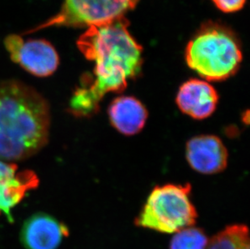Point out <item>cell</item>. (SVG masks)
Masks as SVG:
<instances>
[{
    "mask_svg": "<svg viewBox=\"0 0 250 249\" xmlns=\"http://www.w3.org/2000/svg\"><path fill=\"white\" fill-rule=\"evenodd\" d=\"M208 236L200 228H184L176 232L170 242L169 249H206Z\"/></svg>",
    "mask_w": 250,
    "mask_h": 249,
    "instance_id": "obj_13",
    "label": "cell"
},
{
    "mask_svg": "<svg viewBox=\"0 0 250 249\" xmlns=\"http://www.w3.org/2000/svg\"><path fill=\"white\" fill-rule=\"evenodd\" d=\"M4 45L12 61L38 77L50 76L59 66V54L48 41H25L21 36L12 34L5 38Z\"/></svg>",
    "mask_w": 250,
    "mask_h": 249,
    "instance_id": "obj_6",
    "label": "cell"
},
{
    "mask_svg": "<svg viewBox=\"0 0 250 249\" xmlns=\"http://www.w3.org/2000/svg\"><path fill=\"white\" fill-rule=\"evenodd\" d=\"M186 59L188 66L201 77L220 81L236 73L242 61V52L229 28L209 23L188 43Z\"/></svg>",
    "mask_w": 250,
    "mask_h": 249,
    "instance_id": "obj_3",
    "label": "cell"
},
{
    "mask_svg": "<svg viewBox=\"0 0 250 249\" xmlns=\"http://www.w3.org/2000/svg\"><path fill=\"white\" fill-rule=\"evenodd\" d=\"M139 0H64L60 12L29 33L52 26L89 27L125 16Z\"/></svg>",
    "mask_w": 250,
    "mask_h": 249,
    "instance_id": "obj_5",
    "label": "cell"
},
{
    "mask_svg": "<svg viewBox=\"0 0 250 249\" xmlns=\"http://www.w3.org/2000/svg\"><path fill=\"white\" fill-rule=\"evenodd\" d=\"M218 101L217 92L204 80L187 81L181 86L177 96L180 109L195 119H204L211 115Z\"/></svg>",
    "mask_w": 250,
    "mask_h": 249,
    "instance_id": "obj_10",
    "label": "cell"
},
{
    "mask_svg": "<svg viewBox=\"0 0 250 249\" xmlns=\"http://www.w3.org/2000/svg\"><path fill=\"white\" fill-rule=\"evenodd\" d=\"M215 6L226 13L237 12L244 7L246 0H212Z\"/></svg>",
    "mask_w": 250,
    "mask_h": 249,
    "instance_id": "obj_14",
    "label": "cell"
},
{
    "mask_svg": "<svg viewBox=\"0 0 250 249\" xmlns=\"http://www.w3.org/2000/svg\"><path fill=\"white\" fill-rule=\"evenodd\" d=\"M109 115L113 126L125 135L139 133L146 123L147 112L144 104L131 97H121L112 102Z\"/></svg>",
    "mask_w": 250,
    "mask_h": 249,
    "instance_id": "obj_11",
    "label": "cell"
},
{
    "mask_svg": "<svg viewBox=\"0 0 250 249\" xmlns=\"http://www.w3.org/2000/svg\"><path fill=\"white\" fill-rule=\"evenodd\" d=\"M187 159L193 169L203 174H214L226 167L228 151L217 137L203 135L188 142Z\"/></svg>",
    "mask_w": 250,
    "mask_h": 249,
    "instance_id": "obj_9",
    "label": "cell"
},
{
    "mask_svg": "<svg viewBox=\"0 0 250 249\" xmlns=\"http://www.w3.org/2000/svg\"><path fill=\"white\" fill-rule=\"evenodd\" d=\"M125 16L87 27L77 45L95 64L93 78L77 90L71 101L75 114L88 116L109 92H122L141 71L143 49L130 34Z\"/></svg>",
    "mask_w": 250,
    "mask_h": 249,
    "instance_id": "obj_1",
    "label": "cell"
},
{
    "mask_svg": "<svg viewBox=\"0 0 250 249\" xmlns=\"http://www.w3.org/2000/svg\"><path fill=\"white\" fill-rule=\"evenodd\" d=\"M190 186L166 185L151 191L135 225L172 234L194 226L198 214L189 199Z\"/></svg>",
    "mask_w": 250,
    "mask_h": 249,
    "instance_id": "obj_4",
    "label": "cell"
},
{
    "mask_svg": "<svg viewBox=\"0 0 250 249\" xmlns=\"http://www.w3.org/2000/svg\"><path fill=\"white\" fill-rule=\"evenodd\" d=\"M38 176L29 170L19 171L17 165L0 160V215L12 220V209L28 191L37 188Z\"/></svg>",
    "mask_w": 250,
    "mask_h": 249,
    "instance_id": "obj_7",
    "label": "cell"
},
{
    "mask_svg": "<svg viewBox=\"0 0 250 249\" xmlns=\"http://www.w3.org/2000/svg\"><path fill=\"white\" fill-rule=\"evenodd\" d=\"M68 235L65 224L51 215L38 213L24 222L21 240L26 249H57Z\"/></svg>",
    "mask_w": 250,
    "mask_h": 249,
    "instance_id": "obj_8",
    "label": "cell"
},
{
    "mask_svg": "<svg viewBox=\"0 0 250 249\" xmlns=\"http://www.w3.org/2000/svg\"><path fill=\"white\" fill-rule=\"evenodd\" d=\"M50 106L34 88L17 80L0 82V160L19 161L45 146Z\"/></svg>",
    "mask_w": 250,
    "mask_h": 249,
    "instance_id": "obj_2",
    "label": "cell"
},
{
    "mask_svg": "<svg viewBox=\"0 0 250 249\" xmlns=\"http://www.w3.org/2000/svg\"><path fill=\"white\" fill-rule=\"evenodd\" d=\"M206 249H250L248 228L243 224L227 227L208 242Z\"/></svg>",
    "mask_w": 250,
    "mask_h": 249,
    "instance_id": "obj_12",
    "label": "cell"
}]
</instances>
